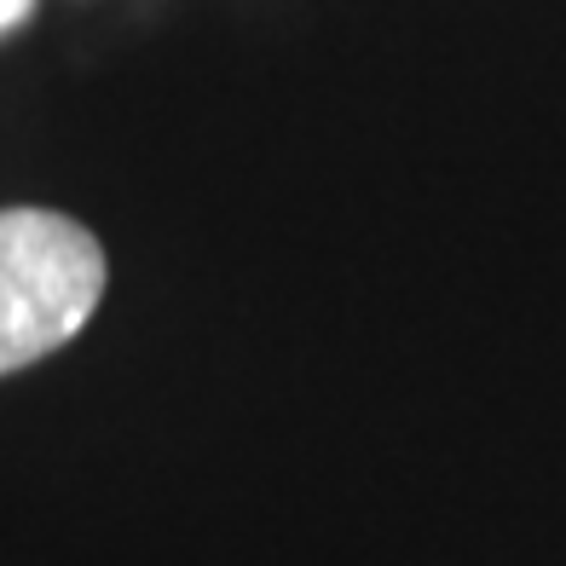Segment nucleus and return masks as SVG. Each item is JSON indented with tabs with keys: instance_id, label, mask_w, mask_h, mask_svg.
<instances>
[{
	"instance_id": "obj_1",
	"label": "nucleus",
	"mask_w": 566,
	"mask_h": 566,
	"mask_svg": "<svg viewBox=\"0 0 566 566\" xmlns=\"http://www.w3.org/2000/svg\"><path fill=\"white\" fill-rule=\"evenodd\" d=\"M105 249L53 209H0V376L59 353L105 301Z\"/></svg>"
},
{
	"instance_id": "obj_2",
	"label": "nucleus",
	"mask_w": 566,
	"mask_h": 566,
	"mask_svg": "<svg viewBox=\"0 0 566 566\" xmlns=\"http://www.w3.org/2000/svg\"><path fill=\"white\" fill-rule=\"evenodd\" d=\"M35 0H0V30H18L23 18H30Z\"/></svg>"
}]
</instances>
